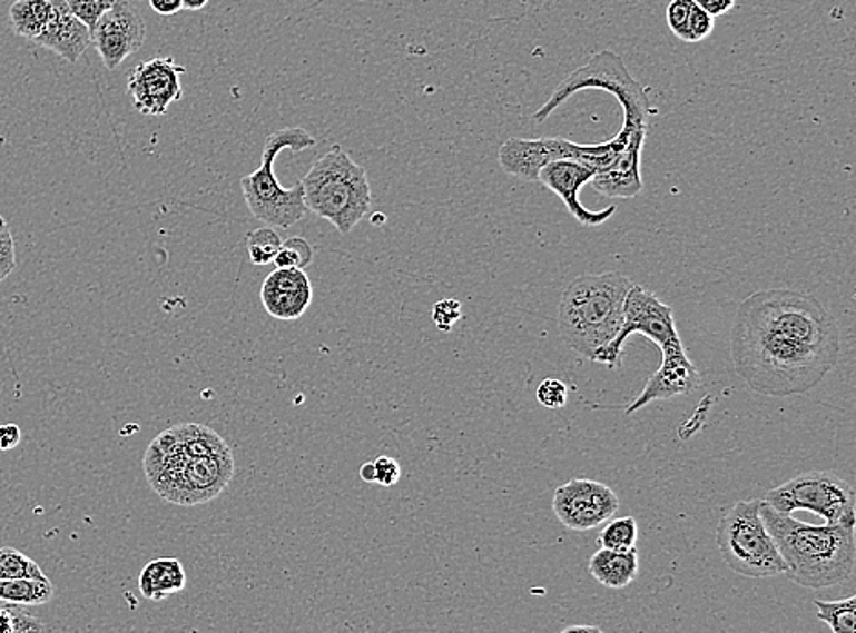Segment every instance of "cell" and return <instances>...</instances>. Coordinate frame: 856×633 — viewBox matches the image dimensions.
I'll return each instance as SVG.
<instances>
[{"label":"cell","instance_id":"cell-3","mask_svg":"<svg viewBox=\"0 0 856 633\" xmlns=\"http://www.w3.org/2000/svg\"><path fill=\"white\" fill-rule=\"evenodd\" d=\"M632 285L618 270L573 279L563 290L558 309L559 333L568 349L596 360L621 329L624 299Z\"/></svg>","mask_w":856,"mask_h":633},{"label":"cell","instance_id":"cell-41","mask_svg":"<svg viewBox=\"0 0 856 633\" xmlns=\"http://www.w3.org/2000/svg\"><path fill=\"white\" fill-rule=\"evenodd\" d=\"M208 2H210V0H181L183 10L190 11L204 10Z\"/></svg>","mask_w":856,"mask_h":633},{"label":"cell","instance_id":"cell-19","mask_svg":"<svg viewBox=\"0 0 856 633\" xmlns=\"http://www.w3.org/2000/svg\"><path fill=\"white\" fill-rule=\"evenodd\" d=\"M51 4L53 13L50 22L33 42L73 65L91 44L90 30L71 13L67 0H51Z\"/></svg>","mask_w":856,"mask_h":633},{"label":"cell","instance_id":"cell-9","mask_svg":"<svg viewBox=\"0 0 856 633\" xmlns=\"http://www.w3.org/2000/svg\"><path fill=\"white\" fill-rule=\"evenodd\" d=\"M632 132L630 128L623 127L618 136L601 145H579L561 137H512L499 150V162L504 172L527 182L538 181L541 168L559 159L587 162L598 174L618 158Z\"/></svg>","mask_w":856,"mask_h":633},{"label":"cell","instance_id":"cell-20","mask_svg":"<svg viewBox=\"0 0 856 633\" xmlns=\"http://www.w3.org/2000/svg\"><path fill=\"white\" fill-rule=\"evenodd\" d=\"M588 572L599 584H603L604 589H627L638 577V547H632L627 552H616L609 547H601L590 557Z\"/></svg>","mask_w":856,"mask_h":633},{"label":"cell","instance_id":"cell-40","mask_svg":"<svg viewBox=\"0 0 856 633\" xmlns=\"http://www.w3.org/2000/svg\"><path fill=\"white\" fill-rule=\"evenodd\" d=\"M361 478L367 484H376V469L373 462H365L364 466L361 467Z\"/></svg>","mask_w":856,"mask_h":633},{"label":"cell","instance_id":"cell-24","mask_svg":"<svg viewBox=\"0 0 856 633\" xmlns=\"http://www.w3.org/2000/svg\"><path fill=\"white\" fill-rule=\"evenodd\" d=\"M816 617L826 623L833 633L856 632V597L840 599V601H821L816 599Z\"/></svg>","mask_w":856,"mask_h":633},{"label":"cell","instance_id":"cell-5","mask_svg":"<svg viewBox=\"0 0 856 633\" xmlns=\"http://www.w3.org/2000/svg\"><path fill=\"white\" fill-rule=\"evenodd\" d=\"M302 187L307 210L327 219L342 234L361 224L373 204L365 168L338 145L316 159Z\"/></svg>","mask_w":856,"mask_h":633},{"label":"cell","instance_id":"cell-42","mask_svg":"<svg viewBox=\"0 0 856 633\" xmlns=\"http://www.w3.org/2000/svg\"><path fill=\"white\" fill-rule=\"evenodd\" d=\"M385 219L387 218H385L384 214H373V216H371V221H373L375 227H381V225H384Z\"/></svg>","mask_w":856,"mask_h":633},{"label":"cell","instance_id":"cell-35","mask_svg":"<svg viewBox=\"0 0 856 633\" xmlns=\"http://www.w3.org/2000/svg\"><path fill=\"white\" fill-rule=\"evenodd\" d=\"M712 30H715V17L701 10L695 0L689 17V42L705 41L707 37L712 36Z\"/></svg>","mask_w":856,"mask_h":633},{"label":"cell","instance_id":"cell-39","mask_svg":"<svg viewBox=\"0 0 856 633\" xmlns=\"http://www.w3.org/2000/svg\"><path fill=\"white\" fill-rule=\"evenodd\" d=\"M148 2L152 6V10L163 17L176 16L183 10L181 0H148Z\"/></svg>","mask_w":856,"mask_h":633},{"label":"cell","instance_id":"cell-1","mask_svg":"<svg viewBox=\"0 0 856 633\" xmlns=\"http://www.w3.org/2000/svg\"><path fill=\"white\" fill-rule=\"evenodd\" d=\"M840 330L815 296L790 289L758 290L736 310L730 358L736 375L758 395H807L840 356Z\"/></svg>","mask_w":856,"mask_h":633},{"label":"cell","instance_id":"cell-18","mask_svg":"<svg viewBox=\"0 0 856 633\" xmlns=\"http://www.w3.org/2000/svg\"><path fill=\"white\" fill-rule=\"evenodd\" d=\"M649 127H639L630 133L629 141L618 158L610 162V167L596 174L592 185L599 194L609 198L630 199L636 198L643 190L641 178V154H643L645 139Z\"/></svg>","mask_w":856,"mask_h":633},{"label":"cell","instance_id":"cell-2","mask_svg":"<svg viewBox=\"0 0 856 633\" xmlns=\"http://www.w3.org/2000/svg\"><path fill=\"white\" fill-rule=\"evenodd\" d=\"M767 532L786 563V575L804 589L846 583L855 567V524H807L760 501Z\"/></svg>","mask_w":856,"mask_h":633},{"label":"cell","instance_id":"cell-23","mask_svg":"<svg viewBox=\"0 0 856 633\" xmlns=\"http://www.w3.org/2000/svg\"><path fill=\"white\" fill-rule=\"evenodd\" d=\"M53 584L50 578H8L0 581V603L39 606L50 603Z\"/></svg>","mask_w":856,"mask_h":633},{"label":"cell","instance_id":"cell-38","mask_svg":"<svg viewBox=\"0 0 856 633\" xmlns=\"http://www.w3.org/2000/svg\"><path fill=\"white\" fill-rule=\"evenodd\" d=\"M696 4L716 19V17L725 16V13L735 10L736 0H696Z\"/></svg>","mask_w":856,"mask_h":633},{"label":"cell","instance_id":"cell-15","mask_svg":"<svg viewBox=\"0 0 856 633\" xmlns=\"http://www.w3.org/2000/svg\"><path fill=\"white\" fill-rule=\"evenodd\" d=\"M593 176H596V170L588 167L587 162L575 161V159H559V161L548 162L541 168L538 181L563 201L568 212L572 214L579 225L599 227V225L607 224L609 219H612L618 208L588 210L581 204V199H579L581 188L587 182L592 181Z\"/></svg>","mask_w":856,"mask_h":633},{"label":"cell","instance_id":"cell-30","mask_svg":"<svg viewBox=\"0 0 856 633\" xmlns=\"http://www.w3.org/2000/svg\"><path fill=\"white\" fill-rule=\"evenodd\" d=\"M117 0H67L71 13L87 26L88 30L96 28L97 21L107 13Z\"/></svg>","mask_w":856,"mask_h":633},{"label":"cell","instance_id":"cell-32","mask_svg":"<svg viewBox=\"0 0 856 633\" xmlns=\"http://www.w3.org/2000/svg\"><path fill=\"white\" fill-rule=\"evenodd\" d=\"M535 398L547 409H561V407L567 406V385H564V382L558 380V378H547V380H542L539 384L538 390H535Z\"/></svg>","mask_w":856,"mask_h":633},{"label":"cell","instance_id":"cell-43","mask_svg":"<svg viewBox=\"0 0 856 633\" xmlns=\"http://www.w3.org/2000/svg\"><path fill=\"white\" fill-rule=\"evenodd\" d=\"M573 630H596V632H599V629H596V626H570V629H567V632H573Z\"/></svg>","mask_w":856,"mask_h":633},{"label":"cell","instance_id":"cell-10","mask_svg":"<svg viewBox=\"0 0 856 633\" xmlns=\"http://www.w3.org/2000/svg\"><path fill=\"white\" fill-rule=\"evenodd\" d=\"M764 501L776 512L793 515L811 512L827 524H855V489L833 472L796 475L786 484L766 493Z\"/></svg>","mask_w":856,"mask_h":633},{"label":"cell","instance_id":"cell-37","mask_svg":"<svg viewBox=\"0 0 856 633\" xmlns=\"http://www.w3.org/2000/svg\"><path fill=\"white\" fill-rule=\"evenodd\" d=\"M21 427L17 424L0 426V452H10L21 444Z\"/></svg>","mask_w":856,"mask_h":633},{"label":"cell","instance_id":"cell-21","mask_svg":"<svg viewBox=\"0 0 856 633\" xmlns=\"http://www.w3.org/2000/svg\"><path fill=\"white\" fill-rule=\"evenodd\" d=\"M187 586V572L179 558H156L142 567L139 575V592L142 597L161 603L165 599L183 592Z\"/></svg>","mask_w":856,"mask_h":633},{"label":"cell","instance_id":"cell-11","mask_svg":"<svg viewBox=\"0 0 856 633\" xmlns=\"http://www.w3.org/2000/svg\"><path fill=\"white\" fill-rule=\"evenodd\" d=\"M624 316L618 336L607 349L599 353L593 362L609 365V369H618L623 356L624 342L632 335H643L658 345L659 349H669L681 345L678 327H676L675 310L663 304L658 296L633 284L624 299Z\"/></svg>","mask_w":856,"mask_h":633},{"label":"cell","instance_id":"cell-29","mask_svg":"<svg viewBox=\"0 0 856 633\" xmlns=\"http://www.w3.org/2000/svg\"><path fill=\"white\" fill-rule=\"evenodd\" d=\"M45 624L31 615L21 604L2 603L0 606V633L42 632Z\"/></svg>","mask_w":856,"mask_h":633},{"label":"cell","instance_id":"cell-17","mask_svg":"<svg viewBox=\"0 0 856 633\" xmlns=\"http://www.w3.org/2000/svg\"><path fill=\"white\" fill-rule=\"evenodd\" d=\"M313 304V285L302 269H276L262 285V305L282 322L302 318Z\"/></svg>","mask_w":856,"mask_h":633},{"label":"cell","instance_id":"cell-33","mask_svg":"<svg viewBox=\"0 0 856 633\" xmlns=\"http://www.w3.org/2000/svg\"><path fill=\"white\" fill-rule=\"evenodd\" d=\"M17 267L16 241L10 225L0 216V284L10 276Z\"/></svg>","mask_w":856,"mask_h":633},{"label":"cell","instance_id":"cell-12","mask_svg":"<svg viewBox=\"0 0 856 633\" xmlns=\"http://www.w3.org/2000/svg\"><path fill=\"white\" fill-rule=\"evenodd\" d=\"M558 521L573 532H590L618 513L619 497L603 482L573 478L553 493Z\"/></svg>","mask_w":856,"mask_h":633},{"label":"cell","instance_id":"cell-16","mask_svg":"<svg viewBox=\"0 0 856 633\" xmlns=\"http://www.w3.org/2000/svg\"><path fill=\"white\" fill-rule=\"evenodd\" d=\"M661 353H663V362L659 365V369L650 376L638 398L627 407V415H633L636 411L643 409L652 402L670 400L675 396L690 395L701 385L699 370L690 362L683 344L669 347Z\"/></svg>","mask_w":856,"mask_h":633},{"label":"cell","instance_id":"cell-22","mask_svg":"<svg viewBox=\"0 0 856 633\" xmlns=\"http://www.w3.org/2000/svg\"><path fill=\"white\" fill-rule=\"evenodd\" d=\"M51 13V0H16L10 6L11 28L17 36L36 41L50 22Z\"/></svg>","mask_w":856,"mask_h":633},{"label":"cell","instance_id":"cell-4","mask_svg":"<svg viewBox=\"0 0 856 633\" xmlns=\"http://www.w3.org/2000/svg\"><path fill=\"white\" fill-rule=\"evenodd\" d=\"M148 486L163 501L178 506H196L219 497L233 481V449L216 455L190 456L183 452L176 427L159 433L145 453Z\"/></svg>","mask_w":856,"mask_h":633},{"label":"cell","instance_id":"cell-27","mask_svg":"<svg viewBox=\"0 0 856 633\" xmlns=\"http://www.w3.org/2000/svg\"><path fill=\"white\" fill-rule=\"evenodd\" d=\"M8 578H46L36 561L26 557L16 547H0V581Z\"/></svg>","mask_w":856,"mask_h":633},{"label":"cell","instance_id":"cell-28","mask_svg":"<svg viewBox=\"0 0 856 633\" xmlns=\"http://www.w3.org/2000/svg\"><path fill=\"white\" fill-rule=\"evenodd\" d=\"M315 253L309 241L305 238H289L282 241L278 254L274 256L273 264L276 269H307L313 264Z\"/></svg>","mask_w":856,"mask_h":633},{"label":"cell","instance_id":"cell-34","mask_svg":"<svg viewBox=\"0 0 856 633\" xmlns=\"http://www.w3.org/2000/svg\"><path fill=\"white\" fill-rule=\"evenodd\" d=\"M461 316L462 304L455 298L441 299L433 307V322H435L436 329L444 330V333H450Z\"/></svg>","mask_w":856,"mask_h":633},{"label":"cell","instance_id":"cell-6","mask_svg":"<svg viewBox=\"0 0 856 633\" xmlns=\"http://www.w3.org/2000/svg\"><path fill=\"white\" fill-rule=\"evenodd\" d=\"M315 145V137L299 127L282 128L265 139L262 165L258 170L239 179L245 204L254 218L267 227L284 228V230L305 218L307 207H305L302 181L289 188L282 187L274 174V161L284 150L298 154Z\"/></svg>","mask_w":856,"mask_h":633},{"label":"cell","instance_id":"cell-13","mask_svg":"<svg viewBox=\"0 0 856 633\" xmlns=\"http://www.w3.org/2000/svg\"><path fill=\"white\" fill-rule=\"evenodd\" d=\"M187 68L173 57H156L139 62L128 76V93L134 108L142 116H163L174 102L181 101V76Z\"/></svg>","mask_w":856,"mask_h":633},{"label":"cell","instance_id":"cell-25","mask_svg":"<svg viewBox=\"0 0 856 633\" xmlns=\"http://www.w3.org/2000/svg\"><path fill=\"white\" fill-rule=\"evenodd\" d=\"M599 544L616 552L632 550L638 544V522L633 517L613 518L607 522V526L599 535Z\"/></svg>","mask_w":856,"mask_h":633},{"label":"cell","instance_id":"cell-26","mask_svg":"<svg viewBox=\"0 0 856 633\" xmlns=\"http://www.w3.org/2000/svg\"><path fill=\"white\" fill-rule=\"evenodd\" d=\"M279 247H282V238L273 227L265 225V227L256 228L253 233L247 234L248 258L258 267L273 264Z\"/></svg>","mask_w":856,"mask_h":633},{"label":"cell","instance_id":"cell-36","mask_svg":"<svg viewBox=\"0 0 856 633\" xmlns=\"http://www.w3.org/2000/svg\"><path fill=\"white\" fill-rule=\"evenodd\" d=\"M373 464L376 469V484H381L382 487H393L401 481V466L395 458L378 456Z\"/></svg>","mask_w":856,"mask_h":633},{"label":"cell","instance_id":"cell-8","mask_svg":"<svg viewBox=\"0 0 856 633\" xmlns=\"http://www.w3.org/2000/svg\"><path fill=\"white\" fill-rule=\"evenodd\" d=\"M724 563L744 577L769 578L786 573L775 538L760 515V501H738L716 527Z\"/></svg>","mask_w":856,"mask_h":633},{"label":"cell","instance_id":"cell-31","mask_svg":"<svg viewBox=\"0 0 856 633\" xmlns=\"http://www.w3.org/2000/svg\"><path fill=\"white\" fill-rule=\"evenodd\" d=\"M695 0H672L667 6V24L681 41L689 42V17Z\"/></svg>","mask_w":856,"mask_h":633},{"label":"cell","instance_id":"cell-14","mask_svg":"<svg viewBox=\"0 0 856 633\" xmlns=\"http://www.w3.org/2000/svg\"><path fill=\"white\" fill-rule=\"evenodd\" d=\"M145 39V19L128 0H117L91 30V44L96 46L108 70H116L128 57L141 50Z\"/></svg>","mask_w":856,"mask_h":633},{"label":"cell","instance_id":"cell-7","mask_svg":"<svg viewBox=\"0 0 856 633\" xmlns=\"http://www.w3.org/2000/svg\"><path fill=\"white\" fill-rule=\"evenodd\" d=\"M583 90H603L612 93L623 107V127L636 130L647 125L650 105L649 91L624 67L623 59L610 50L599 51L584 67L572 71L570 76L553 90L538 112L533 113V121H547L563 102L570 97Z\"/></svg>","mask_w":856,"mask_h":633}]
</instances>
